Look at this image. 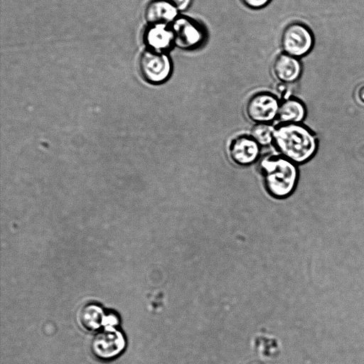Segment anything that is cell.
<instances>
[{
    "label": "cell",
    "mask_w": 364,
    "mask_h": 364,
    "mask_svg": "<svg viewBox=\"0 0 364 364\" xmlns=\"http://www.w3.org/2000/svg\"><path fill=\"white\" fill-rule=\"evenodd\" d=\"M228 153L234 164L247 167L260 159L261 146L250 134H240L230 140Z\"/></svg>",
    "instance_id": "ba28073f"
},
{
    "label": "cell",
    "mask_w": 364,
    "mask_h": 364,
    "mask_svg": "<svg viewBox=\"0 0 364 364\" xmlns=\"http://www.w3.org/2000/svg\"><path fill=\"white\" fill-rule=\"evenodd\" d=\"M126 348L123 333L116 327H104L93 336L90 348L93 355L104 362L117 358Z\"/></svg>",
    "instance_id": "5b68a950"
},
{
    "label": "cell",
    "mask_w": 364,
    "mask_h": 364,
    "mask_svg": "<svg viewBox=\"0 0 364 364\" xmlns=\"http://www.w3.org/2000/svg\"><path fill=\"white\" fill-rule=\"evenodd\" d=\"M280 100L269 92L253 94L245 105V114L255 124L272 123L277 119Z\"/></svg>",
    "instance_id": "8992f818"
},
{
    "label": "cell",
    "mask_w": 364,
    "mask_h": 364,
    "mask_svg": "<svg viewBox=\"0 0 364 364\" xmlns=\"http://www.w3.org/2000/svg\"><path fill=\"white\" fill-rule=\"evenodd\" d=\"M313 36L309 28L299 22L288 24L281 36V46L284 53L299 58L307 54L312 48Z\"/></svg>",
    "instance_id": "52a82bcc"
},
{
    "label": "cell",
    "mask_w": 364,
    "mask_h": 364,
    "mask_svg": "<svg viewBox=\"0 0 364 364\" xmlns=\"http://www.w3.org/2000/svg\"><path fill=\"white\" fill-rule=\"evenodd\" d=\"M298 165L279 154H267L260 158L258 169L267 193L275 199H285L296 188L299 181Z\"/></svg>",
    "instance_id": "7a4b0ae2"
},
{
    "label": "cell",
    "mask_w": 364,
    "mask_h": 364,
    "mask_svg": "<svg viewBox=\"0 0 364 364\" xmlns=\"http://www.w3.org/2000/svg\"><path fill=\"white\" fill-rule=\"evenodd\" d=\"M107 314L96 304H87L77 312V319L80 327L87 331H95L105 326Z\"/></svg>",
    "instance_id": "7c38bea8"
},
{
    "label": "cell",
    "mask_w": 364,
    "mask_h": 364,
    "mask_svg": "<svg viewBox=\"0 0 364 364\" xmlns=\"http://www.w3.org/2000/svg\"><path fill=\"white\" fill-rule=\"evenodd\" d=\"M272 71L279 82L288 85L295 82L299 78L302 67L298 58L283 53L275 58Z\"/></svg>",
    "instance_id": "30bf717a"
},
{
    "label": "cell",
    "mask_w": 364,
    "mask_h": 364,
    "mask_svg": "<svg viewBox=\"0 0 364 364\" xmlns=\"http://www.w3.org/2000/svg\"><path fill=\"white\" fill-rule=\"evenodd\" d=\"M272 145L277 154L296 165L309 161L317 149L315 135L302 123H278Z\"/></svg>",
    "instance_id": "6da1fadb"
},
{
    "label": "cell",
    "mask_w": 364,
    "mask_h": 364,
    "mask_svg": "<svg viewBox=\"0 0 364 364\" xmlns=\"http://www.w3.org/2000/svg\"><path fill=\"white\" fill-rule=\"evenodd\" d=\"M306 114L305 105L298 98L289 96L280 100L277 116L279 123H302Z\"/></svg>",
    "instance_id": "4fadbf2b"
},
{
    "label": "cell",
    "mask_w": 364,
    "mask_h": 364,
    "mask_svg": "<svg viewBox=\"0 0 364 364\" xmlns=\"http://www.w3.org/2000/svg\"><path fill=\"white\" fill-rule=\"evenodd\" d=\"M178 12L171 0H151L145 8L144 17L150 24H171Z\"/></svg>",
    "instance_id": "8fae6325"
},
{
    "label": "cell",
    "mask_w": 364,
    "mask_h": 364,
    "mask_svg": "<svg viewBox=\"0 0 364 364\" xmlns=\"http://www.w3.org/2000/svg\"><path fill=\"white\" fill-rule=\"evenodd\" d=\"M275 125L272 123L255 124L250 135L261 146H267L273 144Z\"/></svg>",
    "instance_id": "5bb4252c"
},
{
    "label": "cell",
    "mask_w": 364,
    "mask_h": 364,
    "mask_svg": "<svg viewBox=\"0 0 364 364\" xmlns=\"http://www.w3.org/2000/svg\"><path fill=\"white\" fill-rule=\"evenodd\" d=\"M139 69L146 82L159 85L166 82L171 76L173 63L166 53L147 49L140 55Z\"/></svg>",
    "instance_id": "3957f363"
},
{
    "label": "cell",
    "mask_w": 364,
    "mask_h": 364,
    "mask_svg": "<svg viewBox=\"0 0 364 364\" xmlns=\"http://www.w3.org/2000/svg\"><path fill=\"white\" fill-rule=\"evenodd\" d=\"M248 8L252 9H259L266 6L271 0H241Z\"/></svg>",
    "instance_id": "9a60e30c"
},
{
    "label": "cell",
    "mask_w": 364,
    "mask_h": 364,
    "mask_svg": "<svg viewBox=\"0 0 364 364\" xmlns=\"http://www.w3.org/2000/svg\"><path fill=\"white\" fill-rule=\"evenodd\" d=\"M178 11H183L188 9L193 0H171Z\"/></svg>",
    "instance_id": "2e32d148"
},
{
    "label": "cell",
    "mask_w": 364,
    "mask_h": 364,
    "mask_svg": "<svg viewBox=\"0 0 364 364\" xmlns=\"http://www.w3.org/2000/svg\"><path fill=\"white\" fill-rule=\"evenodd\" d=\"M170 26L174 36V46L181 50L198 49L206 41V30L202 24L191 17L179 15Z\"/></svg>",
    "instance_id": "277c9868"
},
{
    "label": "cell",
    "mask_w": 364,
    "mask_h": 364,
    "mask_svg": "<svg viewBox=\"0 0 364 364\" xmlns=\"http://www.w3.org/2000/svg\"><path fill=\"white\" fill-rule=\"evenodd\" d=\"M358 96L360 100L364 102V86L360 87V89L359 90Z\"/></svg>",
    "instance_id": "e0dca14e"
},
{
    "label": "cell",
    "mask_w": 364,
    "mask_h": 364,
    "mask_svg": "<svg viewBox=\"0 0 364 364\" xmlns=\"http://www.w3.org/2000/svg\"><path fill=\"white\" fill-rule=\"evenodd\" d=\"M144 40L148 49L166 53L174 46L170 24H150L145 30Z\"/></svg>",
    "instance_id": "9c48e42d"
}]
</instances>
